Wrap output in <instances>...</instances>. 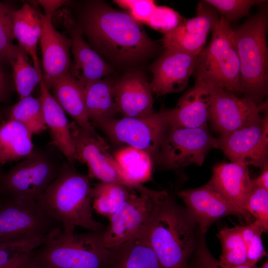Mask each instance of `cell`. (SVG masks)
Masks as SVG:
<instances>
[{"instance_id":"cell-13","label":"cell","mask_w":268,"mask_h":268,"mask_svg":"<svg viewBox=\"0 0 268 268\" xmlns=\"http://www.w3.org/2000/svg\"><path fill=\"white\" fill-rule=\"evenodd\" d=\"M268 114L257 122L218 138L219 149L231 162L263 170L268 166Z\"/></svg>"},{"instance_id":"cell-27","label":"cell","mask_w":268,"mask_h":268,"mask_svg":"<svg viewBox=\"0 0 268 268\" xmlns=\"http://www.w3.org/2000/svg\"><path fill=\"white\" fill-rule=\"evenodd\" d=\"M114 82L101 79L85 87L86 107L92 125L113 118L118 113L114 97Z\"/></svg>"},{"instance_id":"cell-12","label":"cell","mask_w":268,"mask_h":268,"mask_svg":"<svg viewBox=\"0 0 268 268\" xmlns=\"http://www.w3.org/2000/svg\"><path fill=\"white\" fill-rule=\"evenodd\" d=\"M70 132L75 150V159L88 167L87 176L104 183H115L134 188L125 179L123 171L108 152L104 140L87 134L75 122L70 123Z\"/></svg>"},{"instance_id":"cell-3","label":"cell","mask_w":268,"mask_h":268,"mask_svg":"<svg viewBox=\"0 0 268 268\" xmlns=\"http://www.w3.org/2000/svg\"><path fill=\"white\" fill-rule=\"evenodd\" d=\"M111 254L102 243L101 232L79 234L57 228L28 258L37 268H102Z\"/></svg>"},{"instance_id":"cell-23","label":"cell","mask_w":268,"mask_h":268,"mask_svg":"<svg viewBox=\"0 0 268 268\" xmlns=\"http://www.w3.org/2000/svg\"><path fill=\"white\" fill-rule=\"evenodd\" d=\"M53 96L65 113L71 117L87 134L104 140L95 131L88 117L85 99V87L68 72L54 83Z\"/></svg>"},{"instance_id":"cell-30","label":"cell","mask_w":268,"mask_h":268,"mask_svg":"<svg viewBox=\"0 0 268 268\" xmlns=\"http://www.w3.org/2000/svg\"><path fill=\"white\" fill-rule=\"evenodd\" d=\"M134 190L121 184L100 182L93 188L92 208L98 213L109 219Z\"/></svg>"},{"instance_id":"cell-16","label":"cell","mask_w":268,"mask_h":268,"mask_svg":"<svg viewBox=\"0 0 268 268\" xmlns=\"http://www.w3.org/2000/svg\"><path fill=\"white\" fill-rule=\"evenodd\" d=\"M219 18L214 9L202 1L198 5L196 16L184 19L175 28L164 34L162 44L166 49L198 56Z\"/></svg>"},{"instance_id":"cell-38","label":"cell","mask_w":268,"mask_h":268,"mask_svg":"<svg viewBox=\"0 0 268 268\" xmlns=\"http://www.w3.org/2000/svg\"><path fill=\"white\" fill-rule=\"evenodd\" d=\"M246 210L268 229V191L252 185Z\"/></svg>"},{"instance_id":"cell-29","label":"cell","mask_w":268,"mask_h":268,"mask_svg":"<svg viewBox=\"0 0 268 268\" xmlns=\"http://www.w3.org/2000/svg\"><path fill=\"white\" fill-rule=\"evenodd\" d=\"M111 251L118 258L116 268H162L144 234Z\"/></svg>"},{"instance_id":"cell-37","label":"cell","mask_w":268,"mask_h":268,"mask_svg":"<svg viewBox=\"0 0 268 268\" xmlns=\"http://www.w3.org/2000/svg\"><path fill=\"white\" fill-rule=\"evenodd\" d=\"M204 2L216 9L224 19L230 23L236 21L249 13L255 5L266 0H205Z\"/></svg>"},{"instance_id":"cell-47","label":"cell","mask_w":268,"mask_h":268,"mask_svg":"<svg viewBox=\"0 0 268 268\" xmlns=\"http://www.w3.org/2000/svg\"><path fill=\"white\" fill-rule=\"evenodd\" d=\"M260 268H268V262L267 261Z\"/></svg>"},{"instance_id":"cell-19","label":"cell","mask_w":268,"mask_h":268,"mask_svg":"<svg viewBox=\"0 0 268 268\" xmlns=\"http://www.w3.org/2000/svg\"><path fill=\"white\" fill-rule=\"evenodd\" d=\"M52 15L42 14L40 39L43 80L49 90L58 79L68 72L71 64L70 39L55 29L52 24Z\"/></svg>"},{"instance_id":"cell-4","label":"cell","mask_w":268,"mask_h":268,"mask_svg":"<svg viewBox=\"0 0 268 268\" xmlns=\"http://www.w3.org/2000/svg\"><path fill=\"white\" fill-rule=\"evenodd\" d=\"M268 17L260 11L234 29L241 93L257 105L268 93Z\"/></svg>"},{"instance_id":"cell-34","label":"cell","mask_w":268,"mask_h":268,"mask_svg":"<svg viewBox=\"0 0 268 268\" xmlns=\"http://www.w3.org/2000/svg\"><path fill=\"white\" fill-rule=\"evenodd\" d=\"M247 252L248 265L254 267L267 254L262 239L268 230L257 220L246 225H238Z\"/></svg>"},{"instance_id":"cell-21","label":"cell","mask_w":268,"mask_h":268,"mask_svg":"<svg viewBox=\"0 0 268 268\" xmlns=\"http://www.w3.org/2000/svg\"><path fill=\"white\" fill-rule=\"evenodd\" d=\"M113 92L118 113L138 118L154 112L150 83L138 71H130L114 81Z\"/></svg>"},{"instance_id":"cell-11","label":"cell","mask_w":268,"mask_h":268,"mask_svg":"<svg viewBox=\"0 0 268 268\" xmlns=\"http://www.w3.org/2000/svg\"><path fill=\"white\" fill-rule=\"evenodd\" d=\"M62 224L37 201L0 198V243L46 236Z\"/></svg>"},{"instance_id":"cell-26","label":"cell","mask_w":268,"mask_h":268,"mask_svg":"<svg viewBox=\"0 0 268 268\" xmlns=\"http://www.w3.org/2000/svg\"><path fill=\"white\" fill-rule=\"evenodd\" d=\"M32 135L19 122L0 117V166L30 154L34 150Z\"/></svg>"},{"instance_id":"cell-33","label":"cell","mask_w":268,"mask_h":268,"mask_svg":"<svg viewBox=\"0 0 268 268\" xmlns=\"http://www.w3.org/2000/svg\"><path fill=\"white\" fill-rule=\"evenodd\" d=\"M217 235L222 248L221 263L231 266L248 265L246 249L238 225L223 227Z\"/></svg>"},{"instance_id":"cell-15","label":"cell","mask_w":268,"mask_h":268,"mask_svg":"<svg viewBox=\"0 0 268 268\" xmlns=\"http://www.w3.org/2000/svg\"><path fill=\"white\" fill-rule=\"evenodd\" d=\"M267 102L256 104L251 100L218 88L210 111L209 121L220 135L227 134L261 120Z\"/></svg>"},{"instance_id":"cell-8","label":"cell","mask_w":268,"mask_h":268,"mask_svg":"<svg viewBox=\"0 0 268 268\" xmlns=\"http://www.w3.org/2000/svg\"><path fill=\"white\" fill-rule=\"evenodd\" d=\"M169 198L166 191L145 186L137 191L134 190L109 218V225L101 232L104 246L112 251L141 236L157 206Z\"/></svg>"},{"instance_id":"cell-46","label":"cell","mask_w":268,"mask_h":268,"mask_svg":"<svg viewBox=\"0 0 268 268\" xmlns=\"http://www.w3.org/2000/svg\"><path fill=\"white\" fill-rule=\"evenodd\" d=\"M27 255V254L6 265L0 266V268H15L16 266L26 257Z\"/></svg>"},{"instance_id":"cell-41","label":"cell","mask_w":268,"mask_h":268,"mask_svg":"<svg viewBox=\"0 0 268 268\" xmlns=\"http://www.w3.org/2000/svg\"><path fill=\"white\" fill-rule=\"evenodd\" d=\"M196 268H256L249 265L231 266L221 263L214 258L207 250L205 245L201 243L198 249Z\"/></svg>"},{"instance_id":"cell-35","label":"cell","mask_w":268,"mask_h":268,"mask_svg":"<svg viewBox=\"0 0 268 268\" xmlns=\"http://www.w3.org/2000/svg\"><path fill=\"white\" fill-rule=\"evenodd\" d=\"M14 10L0 1V61L8 63L12 58L16 46L13 44L12 15Z\"/></svg>"},{"instance_id":"cell-45","label":"cell","mask_w":268,"mask_h":268,"mask_svg":"<svg viewBox=\"0 0 268 268\" xmlns=\"http://www.w3.org/2000/svg\"><path fill=\"white\" fill-rule=\"evenodd\" d=\"M15 268H37L28 258V254Z\"/></svg>"},{"instance_id":"cell-36","label":"cell","mask_w":268,"mask_h":268,"mask_svg":"<svg viewBox=\"0 0 268 268\" xmlns=\"http://www.w3.org/2000/svg\"><path fill=\"white\" fill-rule=\"evenodd\" d=\"M48 235L0 243V266L28 254L44 243Z\"/></svg>"},{"instance_id":"cell-39","label":"cell","mask_w":268,"mask_h":268,"mask_svg":"<svg viewBox=\"0 0 268 268\" xmlns=\"http://www.w3.org/2000/svg\"><path fill=\"white\" fill-rule=\"evenodd\" d=\"M184 19L174 9L166 6L156 5L146 24L165 34L175 28Z\"/></svg>"},{"instance_id":"cell-10","label":"cell","mask_w":268,"mask_h":268,"mask_svg":"<svg viewBox=\"0 0 268 268\" xmlns=\"http://www.w3.org/2000/svg\"><path fill=\"white\" fill-rule=\"evenodd\" d=\"M212 148L219 149V140L212 136L206 127H168L155 158L159 164L169 169L191 164L201 166Z\"/></svg>"},{"instance_id":"cell-25","label":"cell","mask_w":268,"mask_h":268,"mask_svg":"<svg viewBox=\"0 0 268 268\" xmlns=\"http://www.w3.org/2000/svg\"><path fill=\"white\" fill-rule=\"evenodd\" d=\"M42 15L33 6L24 3L12 15L13 31L18 45L30 56L33 66L43 78L37 55V44L42 33Z\"/></svg>"},{"instance_id":"cell-9","label":"cell","mask_w":268,"mask_h":268,"mask_svg":"<svg viewBox=\"0 0 268 268\" xmlns=\"http://www.w3.org/2000/svg\"><path fill=\"white\" fill-rule=\"evenodd\" d=\"M168 110L162 109L147 116L111 118L95 123L113 141L141 149L155 157L168 127Z\"/></svg>"},{"instance_id":"cell-32","label":"cell","mask_w":268,"mask_h":268,"mask_svg":"<svg viewBox=\"0 0 268 268\" xmlns=\"http://www.w3.org/2000/svg\"><path fill=\"white\" fill-rule=\"evenodd\" d=\"M19 98L30 96L33 89L43 80L38 71L29 63L28 55L19 45L16 46L15 53L9 63Z\"/></svg>"},{"instance_id":"cell-31","label":"cell","mask_w":268,"mask_h":268,"mask_svg":"<svg viewBox=\"0 0 268 268\" xmlns=\"http://www.w3.org/2000/svg\"><path fill=\"white\" fill-rule=\"evenodd\" d=\"M5 117L2 118L19 122L32 134H38L47 128L40 98L31 95L20 99L18 102L10 107L7 110Z\"/></svg>"},{"instance_id":"cell-17","label":"cell","mask_w":268,"mask_h":268,"mask_svg":"<svg viewBox=\"0 0 268 268\" xmlns=\"http://www.w3.org/2000/svg\"><path fill=\"white\" fill-rule=\"evenodd\" d=\"M197 61V56L165 49L151 67L152 92L162 96L184 90L195 72Z\"/></svg>"},{"instance_id":"cell-1","label":"cell","mask_w":268,"mask_h":268,"mask_svg":"<svg viewBox=\"0 0 268 268\" xmlns=\"http://www.w3.org/2000/svg\"><path fill=\"white\" fill-rule=\"evenodd\" d=\"M75 16L89 46L115 65L135 66L150 58L157 49L156 43L128 12L104 2H84L76 9Z\"/></svg>"},{"instance_id":"cell-44","label":"cell","mask_w":268,"mask_h":268,"mask_svg":"<svg viewBox=\"0 0 268 268\" xmlns=\"http://www.w3.org/2000/svg\"><path fill=\"white\" fill-rule=\"evenodd\" d=\"M262 170V173L258 177L252 180V184L254 186L268 191V166Z\"/></svg>"},{"instance_id":"cell-42","label":"cell","mask_w":268,"mask_h":268,"mask_svg":"<svg viewBox=\"0 0 268 268\" xmlns=\"http://www.w3.org/2000/svg\"><path fill=\"white\" fill-rule=\"evenodd\" d=\"M0 61V102L7 101L11 92V83L10 79L2 67Z\"/></svg>"},{"instance_id":"cell-40","label":"cell","mask_w":268,"mask_h":268,"mask_svg":"<svg viewBox=\"0 0 268 268\" xmlns=\"http://www.w3.org/2000/svg\"><path fill=\"white\" fill-rule=\"evenodd\" d=\"M115 2L126 9L128 13L138 23L146 24L156 8L153 0H118Z\"/></svg>"},{"instance_id":"cell-43","label":"cell","mask_w":268,"mask_h":268,"mask_svg":"<svg viewBox=\"0 0 268 268\" xmlns=\"http://www.w3.org/2000/svg\"><path fill=\"white\" fill-rule=\"evenodd\" d=\"M69 1L65 0H40L38 3L43 7L45 15L53 16L54 13L62 6L68 4Z\"/></svg>"},{"instance_id":"cell-24","label":"cell","mask_w":268,"mask_h":268,"mask_svg":"<svg viewBox=\"0 0 268 268\" xmlns=\"http://www.w3.org/2000/svg\"><path fill=\"white\" fill-rule=\"evenodd\" d=\"M40 96L44 119L50 132L52 144L64 155L67 162L74 168L75 150L70 132V123L65 112L50 93L42 80L40 82Z\"/></svg>"},{"instance_id":"cell-2","label":"cell","mask_w":268,"mask_h":268,"mask_svg":"<svg viewBox=\"0 0 268 268\" xmlns=\"http://www.w3.org/2000/svg\"><path fill=\"white\" fill-rule=\"evenodd\" d=\"M93 188L90 179L78 173L66 161L58 176L49 186L38 202L62 225L67 232L77 227L102 232L103 224L92 214Z\"/></svg>"},{"instance_id":"cell-14","label":"cell","mask_w":268,"mask_h":268,"mask_svg":"<svg viewBox=\"0 0 268 268\" xmlns=\"http://www.w3.org/2000/svg\"><path fill=\"white\" fill-rule=\"evenodd\" d=\"M60 14L71 43L73 61L68 70L69 74L85 87L111 74L113 68L85 42L70 9L64 8Z\"/></svg>"},{"instance_id":"cell-20","label":"cell","mask_w":268,"mask_h":268,"mask_svg":"<svg viewBox=\"0 0 268 268\" xmlns=\"http://www.w3.org/2000/svg\"><path fill=\"white\" fill-rule=\"evenodd\" d=\"M222 196L248 220L251 216L246 210L252 188L248 166L240 162H222L212 168V175L207 183Z\"/></svg>"},{"instance_id":"cell-7","label":"cell","mask_w":268,"mask_h":268,"mask_svg":"<svg viewBox=\"0 0 268 268\" xmlns=\"http://www.w3.org/2000/svg\"><path fill=\"white\" fill-rule=\"evenodd\" d=\"M63 162L36 149L4 173H0V198L38 201L60 171Z\"/></svg>"},{"instance_id":"cell-6","label":"cell","mask_w":268,"mask_h":268,"mask_svg":"<svg viewBox=\"0 0 268 268\" xmlns=\"http://www.w3.org/2000/svg\"><path fill=\"white\" fill-rule=\"evenodd\" d=\"M195 73L196 78L238 96L242 95L234 29L221 16L211 30L207 46L197 56Z\"/></svg>"},{"instance_id":"cell-28","label":"cell","mask_w":268,"mask_h":268,"mask_svg":"<svg viewBox=\"0 0 268 268\" xmlns=\"http://www.w3.org/2000/svg\"><path fill=\"white\" fill-rule=\"evenodd\" d=\"M114 157L126 180L136 190L151 177V157L145 151L127 146L118 150Z\"/></svg>"},{"instance_id":"cell-22","label":"cell","mask_w":268,"mask_h":268,"mask_svg":"<svg viewBox=\"0 0 268 268\" xmlns=\"http://www.w3.org/2000/svg\"><path fill=\"white\" fill-rule=\"evenodd\" d=\"M191 216L205 233L213 223L227 215L241 216L239 212L207 184L179 192Z\"/></svg>"},{"instance_id":"cell-5","label":"cell","mask_w":268,"mask_h":268,"mask_svg":"<svg viewBox=\"0 0 268 268\" xmlns=\"http://www.w3.org/2000/svg\"><path fill=\"white\" fill-rule=\"evenodd\" d=\"M162 268H186L194 244L192 225L170 197L156 208L144 232Z\"/></svg>"},{"instance_id":"cell-18","label":"cell","mask_w":268,"mask_h":268,"mask_svg":"<svg viewBox=\"0 0 268 268\" xmlns=\"http://www.w3.org/2000/svg\"><path fill=\"white\" fill-rule=\"evenodd\" d=\"M218 89L212 84L196 78L194 86L180 98L175 107L168 110V127H206Z\"/></svg>"}]
</instances>
